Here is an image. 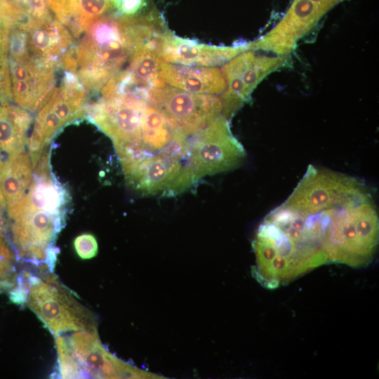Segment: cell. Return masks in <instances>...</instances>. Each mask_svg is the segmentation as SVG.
I'll use <instances>...</instances> for the list:
<instances>
[{
  "mask_svg": "<svg viewBox=\"0 0 379 379\" xmlns=\"http://www.w3.org/2000/svg\"><path fill=\"white\" fill-rule=\"evenodd\" d=\"M336 209L307 211L281 204L271 211L252 243L255 256L252 274L256 281L274 289L329 263L325 244Z\"/></svg>",
  "mask_w": 379,
  "mask_h": 379,
  "instance_id": "6da1fadb",
  "label": "cell"
},
{
  "mask_svg": "<svg viewBox=\"0 0 379 379\" xmlns=\"http://www.w3.org/2000/svg\"><path fill=\"white\" fill-rule=\"evenodd\" d=\"M69 195L51 172L34 173L18 206L7 213L8 242L18 261L36 267L47 263L48 252L64 226Z\"/></svg>",
  "mask_w": 379,
  "mask_h": 379,
  "instance_id": "7a4b0ae2",
  "label": "cell"
},
{
  "mask_svg": "<svg viewBox=\"0 0 379 379\" xmlns=\"http://www.w3.org/2000/svg\"><path fill=\"white\" fill-rule=\"evenodd\" d=\"M81 36L64 54L61 67L88 93H98L128 63L134 41L127 18L115 13L94 20Z\"/></svg>",
  "mask_w": 379,
  "mask_h": 379,
  "instance_id": "3957f363",
  "label": "cell"
},
{
  "mask_svg": "<svg viewBox=\"0 0 379 379\" xmlns=\"http://www.w3.org/2000/svg\"><path fill=\"white\" fill-rule=\"evenodd\" d=\"M378 243V218L371 195L339 207L327 231L326 252L329 263L352 267L371 263Z\"/></svg>",
  "mask_w": 379,
  "mask_h": 379,
  "instance_id": "277c9868",
  "label": "cell"
},
{
  "mask_svg": "<svg viewBox=\"0 0 379 379\" xmlns=\"http://www.w3.org/2000/svg\"><path fill=\"white\" fill-rule=\"evenodd\" d=\"M148 101L131 95L100 96L87 105L85 117L112 140L123 169L142 156L141 126Z\"/></svg>",
  "mask_w": 379,
  "mask_h": 379,
  "instance_id": "5b68a950",
  "label": "cell"
},
{
  "mask_svg": "<svg viewBox=\"0 0 379 379\" xmlns=\"http://www.w3.org/2000/svg\"><path fill=\"white\" fill-rule=\"evenodd\" d=\"M26 304L55 337L69 331L96 328L93 314L58 281L53 272L41 277L29 272Z\"/></svg>",
  "mask_w": 379,
  "mask_h": 379,
  "instance_id": "8992f818",
  "label": "cell"
},
{
  "mask_svg": "<svg viewBox=\"0 0 379 379\" xmlns=\"http://www.w3.org/2000/svg\"><path fill=\"white\" fill-rule=\"evenodd\" d=\"M88 92L71 72L65 75L51 97L38 111L27 141L34 167L53 136L65 125L85 117Z\"/></svg>",
  "mask_w": 379,
  "mask_h": 379,
  "instance_id": "52a82bcc",
  "label": "cell"
},
{
  "mask_svg": "<svg viewBox=\"0 0 379 379\" xmlns=\"http://www.w3.org/2000/svg\"><path fill=\"white\" fill-rule=\"evenodd\" d=\"M368 194L364 185L353 177L310 166L282 204L298 210L318 211Z\"/></svg>",
  "mask_w": 379,
  "mask_h": 379,
  "instance_id": "ba28073f",
  "label": "cell"
},
{
  "mask_svg": "<svg viewBox=\"0 0 379 379\" xmlns=\"http://www.w3.org/2000/svg\"><path fill=\"white\" fill-rule=\"evenodd\" d=\"M148 102L161 112L174 131L186 136L222 115V101L216 95L192 93L171 86L152 88Z\"/></svg>",
  "mask_w": 379,
  "mask_h": 379,
  "instance_id": "9c48e42d",
  "label": "cell"
},
{
  "mask_svg": "<svg viewBox=\"0 0 379 379\" xmlns=\"http://www.w3.org/2000/svg\"><path fill=\"white\" fill-rule=\"evenodd\" d=\"M286 56L246 51L224 64L226 88L221 95L222 116L229 120L249 98L258 84L286 63Z\"/></svg>",
  "mask_w": 379,
  "mask_h": 379,
  "instance_id": "30bf717a",
  "label": "cell"
},
{
  "mask_svg": "<svg viewBox=\"0 0 379 379\" xmlns=\"http://www.w3.org/2000/svg\"><path fill=\"white\" fill-rule=\"evenodd\" d=\"M197 133L190 158L196 179L230 170L244 159V149L232 133L224 116H219Z\"/></svg>",
  "mask_w": 379,
  "mask_h": 379,
  "instance_id": "8fae6325",
  "label": "cell"
},
{
  "mask_svg": "<svg viewBox=\"0 0 379 379\" xmlns=\"http://www.w3.org/2000/svg\"><path fill=\"white\" fill-rule=\"evenodd\" d=\"M343 0H293L283 18L267 33L251 42V50L286 56L332 8Z\"/></svg>",
  "mask_w": 379,
  "mask_h": 379,
  "instance_id": "7c38bea8",
  "label": "cell"
},
{
  "mask_svg": "<svg viewBox=\"0 0 379 379\" xmlns=\"http://www.w3.org/2000/svg\"><path fill=\"white\" fill-rule=\"evenodd\" d=\"M11 100L18 106L38 112L55 88L57 69L32 58L23 51L8 56Z\"/></svg>",
  "mask_w": 379,
  "mask_h": 379,
  "instance_id": "4fadbf2b",
  "label": "cell"
},
{
  "mask_svg": "<svg viewBox=\"0 0 379 379\" xmlns=\"http://www.w3.org/2000/svg\"><path fill=\"white\" fill-rule=\"evenodd\" d=\"M72 353L87 378H162L117 359L102 345L97 329L74 331L66 337Z\"/></svg>",
  "mask_w": 379,
  "mask_h": 379,
  "instance_id": "5bb4252c",
  "label": "cell"
},
{
  "mask_svg": "<svg viewBox=\"0 0 379 379\" xmlns=\"http://www.w3.org/2000/svg\"><path fill=\"white\" fill-rule=\"evenodd\" d=\"M23 49L33 59L58 69L61 60L74 44L68 29L53 15L16 22Z\"/></svg>",
  "mask_w": 379,
  "mask_h": 379,
  "instance_id": "9a60e30c",
  "label": "cell"
},
{
  "mask_svg": "<svg viewBox=\"0 0 379 379\" xmlns=\"http://www.w3.org/2000/svg\"><path fill=\"white\" fill-rule=\"evenodd\" d=\"M162 61L185 65L214 67L224 65L237 55L251 50V42L233 46H217L176 36L168 28L159 37Z\"/></svg>",
  "mask_w": 379,
  "mask_h": 379,
  "instance_id": "2e32d148",
  "label": "cell"
},
{
  "mask_svg": "<svg viewBox=\"0 0 379 379\" xmlns=\"http://www.w3.org/2000/svg\"><path fill=\"white\" fill-rule=\"evenodd\" d=\"M160 79L168 86L196 94L222 93L226 82L214 67L192 66L161 62Z\"/></svg>",
  "mask_w": 379,
  "mask_h": 379,
  "instance_id": "e0dca14e",
  "label": "cell"
},
{
  "mask_svg": "<svg viewBox=\"0 0 379 379\" xmlns=\"http://www.w3.org/2000/svg\"><path fill=\"white\" fill-rule=\"evenodd\" d=\"M53 16L74 38L79 37L91 22L112 9V0H51Z\"/></svg>",
  "mask_w": 379,
  "mask_h": 379,
  "instance_id": "ac0fdd59",
  "label": "cell"
},
{
  "mask_svg": "<svg viewBox=\"0 0 379 379\" xmlns=\"http://www.w3.org/2000/svg\"><path fill=\"white\" fill-rule=\"evenodd\" d=\"M34 168L25 149L8 154L4 162L1 190L6 213L15 208L25 197L33 179Z\"/></svg>",
  "mask_w": 379,
  "mask_h": 379,
  "instance_id": "d6986e66",
  "label": "cell"
},
{
  "mask_svg": "<svg viewBox=\"0 0 379 379\" xmlns=\"http://www.w3.org/2000/svg\"><path fill=\"white\" fill-rule=\"evenodd\" d=\"M32 122L30 112L11 104L0 103V149L8 154L25 149Z\"/></svg>",
  "mask_w": 379,
  "mask_h": 379,
  "instance_id": "ffe728a7",
  "label": "cell"
},
{
  "mask_svg": "<svg viewBox=\"0 0 379 379\" xmlns=\"http://www.w3.org/2000/svg\"><path fill=\"white\" fill-rule=\"evenodd\" d=\"M183 136L185 135L172 128L159 110L150 103L147 104L141 126L142 157L145 149L152 152L165 149L167 146Z\"/></svg>",
  "mask_w": 379,
  "mask_h": 379,
  "instance_id": "44dd1931",
  "label": "cell"
},
{
  "mask_svg": "<svg viewBox=\"0 0 379 379\" xmlns=\"http://www.w3.org/2000/svg\"><path fill=\"white\" fill-rule=\"evenodd\" d=\"M159 35L136 47L125 68L135 78L152 88L166 85L159 77L160 64L162 61L158 46Z\"/></svg>",
  "mask_w": 379,
  "mask_h": 379,
  "instance_id": "7402d4cb",
  "label": "cell"
},
{
  "mask_svg": "<svg viewBox=\"0 0 379 379\" xmlns=\"http://www.w3.org/2000/svg\"><path fill=\"white\" fill-rule=\"evenodd\" d=\"M58 357V375L61 378H86L87 376L74 357L66 337L55 336Z\"/></svg>",
  "mask_w": 379,
  "mask_h": 379,
  "instance_id": "603a6c76",
  "label": "cell"
},
{
  "mask_svg": "<svg viewBox=\"0 0 379 379\" xmlns=\"http://www.w3.org/2000/svg\"><path fill=\"white\" fill-rule=\"evenodd\" d=\"M112 6L115 13L125 18L137 17L152 8L149 0H112Z\"/></svg>",
  "mask_w": 379,
  "mask_h": 379,
  "instance_id": "cb8c5ba5",
  "label": "cell"
},
{
  "mask_svg": "<svg viewBox=\"0 0 379 379\" xmlns=\"http://www.w3.org/2000/svg\"><path fill=\"white\" fill-rule=\"evenodd\" d=\"M14 255L8 243L0 235V277L16 284Z\"/></svg>",
  "mask_w": 379,
  "mask_h": 379,
  "instance_id": "d4e9b609",
  "label": "cell"
},
{
  "mask_svg": "<svg viewBox=\"0 0 379 379\" xmlns=\"http://www.w3.org/2000/svg\"><path fill=\"white\" fill-rule=\"evenodd\" d=\"M73 245L77 254L81 259H91L98 254V241L91 234L84 233L77 236Z\"/></svg>",
  "mask_w": 379,
  "mask_h": 379,
  "instance_id": "484cf974",
  "label": "cell"
},
{
  "mask_svg": "<svg viewBox=\"0 0 379 379\" xmlns=\"http://www.w3.org/2000/svg\"><path fill=\"white\" fill-rule=\"evenodd\" d=\"M18 14L15 0H0V18L10 20Z\"/></svg>",
  "mask_w": 379,
  "mask_h": 379,
  "instance_id": "4316f807",
  "label": "cell"
},
{
  "mask_svg": "<svg viewBox=\"0 0 379 379\" xmlns=\"http://www.w3.org/2000/svg\"><path fill=\"white\" fill-rule=\"evenodd\" d=\"M4 161L3 159L2 152L0 149V198L3 196L2 190H1V183H2V175L4 167Z\"/></svg>",
  "mask_w": 379,
  "mask_h": 379,
  "instance_id": "83f0119b",
  "label": "cell"
}]
</instances>
